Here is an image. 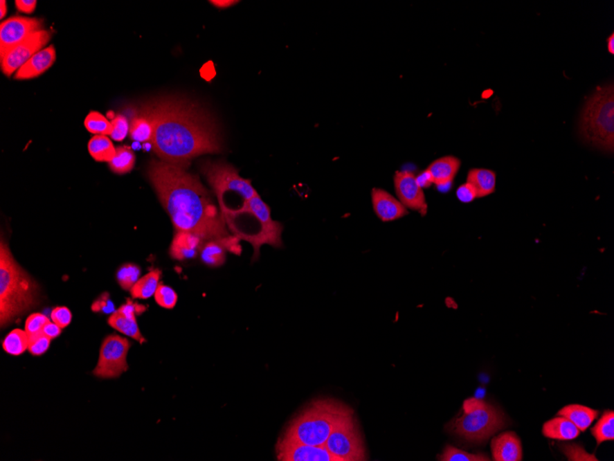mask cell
I'll use <instances>...</instances> for the list:
<instances>
[{
	"label": "cell",
	"instance_id": "1",
	"mask_svg": "<svg viewBox=\"0 0 614 461\" xmlns=\"http://www.w3.org/2000/svg\"><path fill=\"white\" fill-rule=\"evenodd\" d=\"M148 177L177 232H190L204 242L222 243L230 253L240 254V239L229 233L222 212L198 176L185 168L153 161Z\"/></svg>",
	"mask_w": 614,
	"mask_h": 461
},
{
	"label": "cell",
	"instance_id": "2",
	"mask_svg": "<svg viewBox=\"0 0 614 461\" xmlns=\"http://www.w3.org/2000/svg\"><path fill=\"white\" fill-rule=\"evenodd\" d=\"M148 106L154 123L151 145L162 161L187 168L197 156L221 152L215 122L195 103L166 98Z\"/></svg>",
	"mask_w": 614,
	"mask_h": 461
},
{
	"label": "cell",
	"instance_id": "3",
	"mask_svg": "<svg viewBox=\"0 0 614 461\" xmlns=\"http://www.w3.org/2000/svg\"><path fill=\"white\" fill-rule=\"evenodd\" d=\"M224 219L235 237L253 246V260L258 259L263 245L276 248L282 246V225L271 219V208L259 194L248 201L240 210L224 215Z\"/></svg>",
	"mask_w": 614,
	"mask_h": 461
},
{
	"label": "cell",
	"instance_id": "4",
	"mask_svg": "<svg viewBox=\"0 0 614 461\" xmlns=\"http://www.w3.org/2000/svg\"><path fill=\"white\" fill-rule=\"evenodd\" d=\"M37 284L14 260L10 248L0 244V324L5 327L17 316L36 305Z\"/></svg>",
	"mask_w": 614,
	"mask_h": 461
},
{
	"label": "cell",
	"instance_id": "5",
	"mask_svg": "<svg viewBox=\"0 0 614 461\" xmlns=\"http://www.w3.org/2000/svg\"><path fill=\"white\" fill-rule=\"evenodd\" d=\"M350 413L353 410L350 407L336 399H316L291 422L282 437L305 445L325 446L339 422Z\"/></svg>",
	"mask_w": 614,
	"mask_h": 461
},
{
	"label": "cell",
	"instance_id": "6",
	"mask_svg": "<svg viewBox=\"0 0 614 461\" xmlns=\"http://www.w3.org/2000/svg\"><path fill=\"white\" fill-rule=\"evenodd\" d=\"M583 141L602 152L614 150V87H598L586 100L580 116Z\"/></svg>",
	"mask_w": 614,
	"mask_h": 461
},
{
	"label": "cell",
	"instance_id": "7",
	"mask_svg": "<svg viewBox=\"0 0 614 461\" xmlns=\"http://www.w3.org/2000/svg\"><path fill=\"white\" fill-rule=\"evenodd\" d=\"M503 413L478 398L465 399L462 415L451 422L449 431L471 443H483L505 427Z\"/></svg>",
	"mask_w": 614,
	"mask_h": 461
},
{
	"label": "cell",
	"instance_id": "8",
	"mask_svg": "<svg viewBox=\"0 0 614 461\" xmlns=\"http://www.w3.org/2000/svg\"><path fill=\"white\" fill-rule=\"evenodd\" d=\"M203 172L217 195L223 216L240 210L258 194L251 181L241 177L234 167L224 162H206Z\"/></svg>",
	"mask_w": 614,
	"mask_h": 461
},
{
	"label": "cell",
	"instance_id": "9",
	"mask_svg": "<svg viewBox=\"0 0 614 461\" xmlns=\"http://www.w3.org/2000/svg\"><path fill=\"white\" fill-rule=\"evenodd\" d=\"M325 446L338 461L367 460L365 446L353 413L339 422Z\"/></svg>",
	"mask_w": 614,
	"mask_h": 461
},
{
	"label": "cell",
	"instance_id": "10",
	"mask_svg": "<svg viewBox=\"0 0 614 461\" xmlns=\"http://www.w3.org/2000/svg\"><path fill=\"white\" fill-rule=\"evenodd\" d=\"M131 343L126 338L117 334L109 335L100 347L99 362L93 371L95 376L102 379L118 378L128 370L127 354Z\"/></svg>",
	"mask_w": 614,
	"mask_h": 461
},
{
	"label": "cell",
	"instance_id": "11",
	"mask_svg": "<svg viewBox=\"0 0 614 461\" xmlns=\"http://www.w3.org/2000/svg\"><path fill=\"white\" fill-rule=\"evenodd\" d=\"M42 24L41 19L25 17H13L2 22L0 26V58L24 43L33 33L41 30Z\"/></svg>",
	"mask_w": 614,
	"mask_h": 461
},
{
	"label": "cell",
	"instance_id": "12",
	"mask_svg": "<svg viewBox=\"0 0 614 461\" xmlns=\"http://www.w3.org/2000/svg\"><path fill=\"white\" fill-rule=\"evenodd\" d=\"M51 35L47 30H38L33 33L24 43L8 52L1 58V69L6 76L10 77L13 72L19 71L24 64L37 54L48 43Z\"/></svg>",
	"mask_w": 614,
	"mask_h": 461
},
{
	"label": "cell",
	"instance_id": "13",
	"mask_svg": "<svg viewBox=\"0 0 614 461\" xmlns=\"http://www.w3.org/2000/svg\"><path fill=\"white\" fill-rule=\"evenodd\" d=\"M395 190L398 200L410 210L416 211L422 217L427 216L428 204L424 191L417 181V176L408 170L395 172Z\"/></svg>",
	"mask_w": 614,
	"mask_h": 461
},
{
	"label": "cell",
	"instance_id": "14",
	"mask_svg": "<svg viewBox=\"0 0 614 461\" xmlns=\"http://www.w3.org/2000/svg\"><path fill=\"white\" fill-rule=\"evenodd\" d=\"M280 461H338L325 446H311L282 437L277 443Z\"/></svg>",
	"mask_w": 614,
	"mask_h": 461
},
{
	"label": "cell",
	"instance_id": "15",
	"mask_svg": "<svg viewBox=\"0 0 614 461\" xmlns=\"http://www.w3.org/2000/svg\"><path fill=\"white\" fill-rule=\"evenodd\" d=\"M372 203L374 213L383 222H391L408 215V208L386 190H372Z\"/></svg>",
	"mask_w": 614,
	"mask_h": 461
},
{
	"label": "cell",
	"instance_id": "16",
	"mask_svg": "<svg viewBox=\"0 0 614 461\" xmlns=\"http://www.w3.org/2000/svg\"><path fill=\"white\" fill-rule=\"evenodd\" d=\"M493 460L496 461H521L523 448L518 435L513 432H505L493 438L491 443Z\"/></svg>",
	"mask_w": 614,
	"mask_h": 461
},
{
	"label": "cell",
	"instance_id": "17",
	"mask_svg": "<svg viewBox=\"0 0 614 461\" xmlns=\"http://www.w3.org/2000/svg\"><path fill=\"white\" fill-rule=\"evenodd\" d=\"M204 240L190 232H177L170 247V255L178 261L195 258L204 247Z\"/></svg>",
	"mask_w": 614,
	"mask_h": 461
},
{
	"label": "cell",
	"instance_id": "18",
	"mask_svg": "<svg viewBox=\"0 0 614 461\" xmlns=\"http://www.w3.org/2000/svg\"><path fill=\"white\" fill-rule=\"evenodd\" d=\"M55 60L56 52L54 46L41 50L17 71L15 78L30 80L40 76L54 65Z\"/></svg>",
	"mask_w": 614,
	"mask_h": 461
},
{
	"label": "cell",
	"instance_id": "19",
	"mask_svg": "<svg viewBox=\"0 0 614 461\" xmlns=\"http://www.w3.org/2000/svg\"><path fill=\"white\" fill-rule=\"evenodd\" d=\"M460 167H461V161L458 158L445 156L431 162L427 170L433 178V183L440 189L442 187L449 186L453 183Z\"/></svg>",
	"mask_w": 614,
	"mask_h": 461
},
{
	"label": "cell",
	"instance_id": "20",
	"mask_svg": "<svg viewBox=\"0 0 614 461\" xmlns=\"http://www.w3.org/2000/svg\"><path fill=\"white\" fill-rule=\"evenodd\" d=\"M154 134V123L150 106H143L131 119L129 135L134 141L151 143Z\"/></svg>",
	"mask_w": 614,
	"mask_h": 461
},
{
	"label": "cell",
	"instance_id": "21",
	"mask_svg": "<svg viewBox=\"0 0 614 461\" xmlns=\"http://www.w3.org/2000/svg\"><path fill=\"white\" fill-rule=\"evenodd\" d=\"M580 430L568 419L563 416L546 422L543 426V435L545 437L557 440H573L579 437Z\"/></svg>",
	"mask_w": 614,
	"mask_h": 461
},
{
	"label": "cell",
	"instance_id": "22",
	"mask_svg": "<svg viewBox=\"0 0 614 461\" xmlns=\"http://www.w3.org/2000/svg\"><path fill=\"white\" fill-rule=\"evenodd\" d=\"M467 183L475 188L478 198L489 197L496 191L497 174L494 170L476 168L468 172Z\"/></svg>",
	"mask_w": 614,
	"mask_h": 461
},
{
	"label": "cell",
	"instance_id": "23",
	"mask_svg": "<svg viewBox=\"0 0 614 461\" xmlns=\"http://www.w3.org/2000/svg\"><path fill=\"white\" fill-rule=\"evenodd\" d=\"M557 415L568 419L580 431L584 432L598 417L599 412L583 405L571 404L562 408Z\"/></svg>",
	"mask_w": 614,
	"mask_h": 461
},
{
	"label": "cell",
	"instance_id": "24",
	"mask_svg": "<svg viewBox=\"0 0 614 461\" xmlns=\"http://www.w3.org/2000/svg\"><path fill=\"white\" fill-rule=\"evenodd\" d=\"M108 323L109 325L120 332V334L127 335V336L133 338V339L136 340L140 343L147 342V340L143 337L141 332H140L136 318L125 317V315L116 310L109 318Z\"/></svg>",
	"mask_w": 614,
	"mask_h": 461
},
{
	"label": "cell",
	"instance_id": "25",
	"mask_svg": "<svg viewBox=\"0 0 614 461\" xmlns=\"http://www.w3.org/2000/svg\"><path fill=\"white\" fill-rule=\"evenodd\" d=\"M161 270L154 269L140 278L130 290L132 297L148 300L155 296L156 289L161 284L159 280H161Z\"/></svg>",
	"mask_w": 614,
	"mask_h": 461
},
{
	"label": "cell",
	"instance_id": "26",
	"mask_svg": "<svg viewBox=\"0 0 614 461\" xmlns=\"http://www.w3.org/2000/svg\"><path fill=\"white\" fill-rule=\"evenodd\" d=\"M89 152L97 161L110 162L116 155V149L106 136H95L89 142Z\"/></svg>",
	"mask_w": 614,
	"mask_h": 461
},
{
	"label": "cell",
	"instance_id": "27",
	"mask_svg": "<svg viewBox=\"0 0 614 461\" xmlns=\"http://www.w3.org/2000/svg\"><path fill=\"white\" fill-rule=\"evenodd\" d=\"M29 335L21 329H13L5 338L3 349L10 356H18L29 347Z\"/></svg>",
	"mask_w": 614,
	"mask_h": 461
},
{
	"label": "cell",
	"instance_id": "28",
	"mask_svg": "<svg viewBox=\"0 0 614 461\" xmlns=\"http://www.w3.org/2000/svg\"><path fill=\"white\" fill-rule=\"evenodd\" d=\"M136 163V156L133 150L127 146L119 147L116 149V155L109 162L111 170L118 174H125L134 169Z\"/></svg>",
	"mask_w": 614,
	"mask_h": 461
},
{
	"label": "cell",
	"instance_id": "29",
	"mask_svg": "<svg viewBox=\"0 0 614 461\" xmlns=\"http://www.w3.org/2000/svg\"><path fill=\"white\" fill-rule=\"evenodd\" d=\"M226 251L222 243L207 242L201 251V260L209 266H221L226 262Z\"/></svg>",
	"mask_w": 614,
	"mask_h": 461
},
{
	"label": "cell",
	"instance_id": "30",
	"mask_svg": "<svg viewBox=\"0 0 614 461\" xmlns=\"http://www.w3.org/2000/svg\"><path fill=\"white\" fill-rule=\"evenodd\" d=\"M593 437H595L598 445L605 441L614 440V413L613 410H606L602 415L596 426L591 429Z\"/></svg>",
	"mask_w": 614,
	"mask_h": 461
},
{
	"label": "cell",
	"instance_id": "31",
	"mask_svg": "<svg viewBox=\"0 0 614 461\" xmlns=\"http://www.w3.org/2000/svg\"><path fill=\"white\" fill-rule=\"evenodd\" d=\"M87 130L97 136H108L112 132V125L107 118L98 111H91L85 119Z\"/></svg>",
	"mask_w": 614,
	"mask_h": 461
},
{
	"label": "cell",
	"instance_id": "32",
	"mask_svg": "<svg viewBox=\"0 0 614 461\" xmlns=\"http://www.w3.org/2000/svg\"><path fill=\"white\" fill-rule=\"evenodd\" d=\"M141 275V269L136 264L123 265L117 272V280L122 289L131 290Z\"/></svg>",
	"mask_w": 614,
	"mask_h": 461
},
{
	"label": "cell",
	"instance_id": "33",
	"mask_svg": "<svg viewBox=\"0 0 614 461\" xmlns=\"http://www.w3.org/2000/svg\"><path fill=\"white\" fill-rule=\"evenodd\" d=\"M441 461H489V458L483 454H471L469 452L461 451L448 445L445 446L441 456L438 457Z\"/></svg>",
	"mask_w": 614,
	"mask_h": 461
},
{
	"label": "cell",
	"instance_id": "34",
	"mask_svg": "<svg viewBox=\"0 0 614 461\" xmlns=\"http://www.w3.org/2000/svg\"><path fill=\"white\" fill-rule=\"evenodd\" d=\"M155 300L159 306L165 309H173L178 301V295L171 287L161 284L155 293Z\"/></svg>",
	"mask_w": 614,
	"mask_h": 461
},
{
	"label": "cell",
	"instance_id": "35",
	"mask_svg": "<svg viewBox=\"0 0 614 461\" xmlns=\"http://www.w3.org/2000/svg\"><path fill=\"white\" fill-rule=\"evenodd\" d=\"M50 321L49 318L41 313H35L27 318L25 323V332L29 336L41 334L43 332L44 326Z\"/></svg>",
	"mask_w": 614,
	"mask_h": 461
},
{
	"label": "cell",
	"instance_id": "36",
	"mask_svg": "<svg viewBox=\"0 0 614 461\" xmlns=\"http://www.w3.org/2000/svg\"><path fill=\"white\" fill-rule=\"evenodd\" d=\"M29 347H28V350L33 356H42V354H44L48 350L50 345H51V340L46 337L43 332L33 335V336H29Z\"/></svg>",
	"mask_w": 614,
	"mask_h": 461
},
{
	"label": "cell",
	"instance_id": "37",
	"mask_svg": "<svg viewBox=\"0 0 614 461\" xmlns=\"http://www.w3.org/2000/svg\"><path fill=\"white\" fill-rule=\"evenodd\" d=\"M111 125V138L114 139V141H123V139L126 138V136H127L129 128H130L127 118H126L125 116L119 114V116H115L114 118L112 119Z\"/></svg>",
	"mask_w": 614,
	"mask_h": 461
},
{
	"label": "cell",
	"instance_id": "38",
	"mask_svg": "<svg viewBox=\"0 0 614 461\" xmlns=\"http://www.w3.org/2000/svg\"><path fill=\"white\" fill-rule=\"evenodd\" d=\"M51 320L61 329H64L71 323L72 313L66 307H57L53 309Z\"/></svg>",
	"mask_w": 614,
	"mask_h": 461
},
{
	"label": "cell",
	"instance_id": "39",
	"mask_svg": "<svg viewBox=\"0 0 614 461\" xmlns=\"http://www.w3.org/2000/svg\"><path fill=\"white\" fill-rule=\"evenodd\" d=\"M94 312H102L105 314H112L115 312V307L112 302L110 294L109 293H103L96 300L94 301L91 307Z\"/></svg>",
	"mask_w": 614,
	"mask_h": 461
},
{
	"label": "cell",
	"instance_id": "40",
	"mask_svg": "<svg viewBox=\"0 0 614 461\" xmlns=\"http://www.w3.org/2000/svg\"><path fill=\"white\" fill-rule=\"evenodd\" d=\"M456 197L460 202L468 204L473 202L478 197L475 188L470 183H465L458 187L456 191Z\"/></svg>",
	"mask_w": 614,
	"mask_h": 461
},
{
	"label": "cell",
	"instance_id": "41",
	"mask_svg": "<svg viewBox=\"0 0 614 461\" xmlns=\"http://www.w3.org/2000/svg\"><path fill=\"white\" fill-rule=\"evenodd\" d=\"M145 310H147V307L143 306L141 304L134 303L133 301L128 300L126 304H123L122 307H120L118 311L122 313L125 317L136 318V315L142 314Z\"/></svg>",
	"mask_w": 614,
	"mask_h": 461
},
{
	"label": "cell",
	"instance_id": "42",
	"mask_svg": "<svg viewBox=\"0 0 614 461\" xmlns=\"http://www.w3.org/2000/svg\"><path fill=\"white\" fill-rule=\"evenodd\" d=\"M15 3L17 8L24 13H33L37 5L36 0H16Z\"/></svg>",
	"mask_w": 614,
	"mask_h": 461
},
{
	"label": "cell",
	"instance_id": "43",
	"mask_svg": "<svg viewBox=\"0 0 614 461\" xmlns=\"http://www.w3.org/2000/svg\"><path fill=\"white\" fill-rule=\"evenodd\" d=\"M61 331L62 329L57 325V324L49 321V323L44 326L43 334L46 335V337H48L50 340H53L61 334Z\"/></svg>",
	"mask_w": 614,
	"mask_h": 461
},
{
	"label": "cell",
	"instance_id": "44",
	"mask_svg": "<svg viewBox=\"0 0 614 461\" xmlns=\"http://www.w3.org/2000/svg\"><path fill=\"white\" fill-rule=\"evenodd\" d=\"M417 181L422 189L430 188L431 184H433V178L427 170L417 176Z\"/></svg>",
	"mask_w": 614,
	"mask_h": 461
},
{
	"label": "cell",
	"instance_id": "45",
	"mask_svg": "<svg viewBox=\"0 0 614 461\" xmlns=\"http://www.w3.org/2000/svg\"><path fill=\"white\" fill-rule=\"evenodd\" d=\"M211 3L213 5L215 6V7L227 8L231 7L233 5L237 4L238 1H234V0H213Z\"/></svg>",
	"mask_w": 614,
	"mask_h": 461
},
{
	"label": "cell",
	"instance_id": "46",
	"mask_svg": "<svg viewBox=\"0 0 614 461\" xmlns=\"http://www.w3.org/2000/svg\"><path fill=\"white\" fill-rule=\"evenodd\" d=\"M607 48L611 55H614V33L607 39Z\"/></svg>",
	"mask_w": 614,
	"mask_h": 461
},
{
	"label": "cell",
	"instance_id": "47",
	"mask_svg": "<svg viewBox=\"0 0 614 461\" xmlns=\"http://www.w3.org/2000/svg\"><path fill=\"white\" fill-rule=\"evenodd\" d=\"M0 8H1V14H0V18L3 19L7 14V4H6V1L4 0H1L0 2Z\"/></svg>",
	"mask_w": 614,
	"mask_h": 461
}]
</instances>
